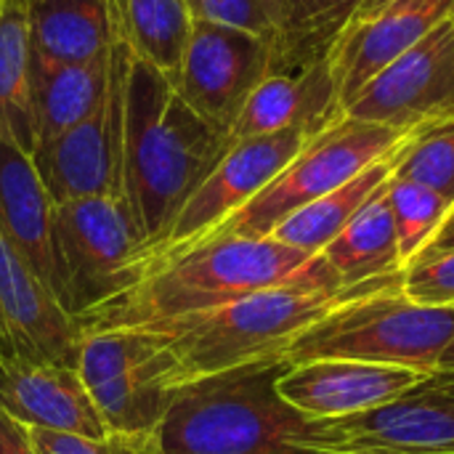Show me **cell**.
Segmentation results:
<instances>
[{"instance_id": "obj_1", "label": "cell", "mask_w": 454, "mask_h": 454, "mask_svg": "<svg viewBox=\"0 0 454 454\" xmlns=\"http://www.w3.org/2000/svg\"><path fill=\"white\" fill-rule=\"evenodd\" d=\"M231 149V138L207 125L173 88L168 74L130 59L125 90L122 200L152 247L186 200Z\"/></svg>"}, {"instance_id": "obj_2", "label": "cell", "mask_w": 454, "mask_h": 454, "mask_svg": "<svg viewBox=\"0 0 454 454\" xmlns=\"http://www.w3.org/2000/svg\"><path fill=\"white\" fill-rule=\"evenodd\" d=\"M404 279L402 274L346 287L327 258L314 255L293 279L245 295L229 306L168 325L162 333L178 359L184 388L271 356H285L287 346L338 303Z\"/></svg>"}, {"instance_id": "obj_3", "label": "cell", "mask_w": 454, "mask_h": 454, "mask_svg": "<svg viewBox=\"0 0 454 454\" xmlns=\"http://www.w3.org/2000/svg\"><path fill=\"white\" fill-rule=\"evenodd\" d=\"M314 255L271 237H223L144 269L141 279L80 319L82 333L106 327L162 330L293 279Z\"/></svg>"}, {"instance_id": "obj_4", "label": "cell", "mask_w": 454, "mask_h": 454, "mask_svg": "<svg viewBox=\"0 0 454 454\" xmlns=\"http://www.w3.org/2000/svg\"><path fill=\"white\" fill-rule=\"evenodd\" d=\"M287 367L271 356L186 386L157 431L162 454H330L325 420L277 388Z\"/></svg>"}, {"instance_id": "obj_5", "label": "cell", "mask_w": 454, "mask_h": 454, "mask_svg": "<svg viewBox=\"0 0 454 454\" xmlns=\"http://www.w3.org/2000/svg\"><path fill=\"white\" fill-rule=\"evenodd\" d=\"M454 338V306H423L402 279L348 298L306 327L285 351L290 364L351 359L434 372Z\"/></svg>"}, {"instance_id": "obj_6", "label": "cell", "mask_w": 454, "mask_h": 454, "mask_svg": "<svg viewBox=\"0 0 454 454\" xmlns=\"http://www.w3.org/2000/svg\"><path fill=\"white\" fill-rule=\"evenodd\" d=\"M77 375L109 434H157L184 391L170 340L154 330H88Z\"/></svg>"}, {"instance_id": "obj_7", "label": "cell", "mask_w": 454, "mask_h": 454, "mask_svg": "<svg viewBox=\"0 0 454 454\" xmlns=\"http://www.w3.org/2000/svg\"><path fill=\"white\" fill-rule=\"evenodd\" d=\"M407 136L410 133L378 122H364L351 114L338 117L322 133L311 136L266 189H261L245 207L215 226L202 242L223 237H269L295 210L335 192L364 168L394 154L407 141Z\"/></svg>"}, {"instance_id": "obj_8", "label": "cell", "mask_w": 454, "mask_h": 454, "mask_svg": "<svg viewBox=\"0 0 454 454\" xmlns=\"http://www.w3.org/2000/svg\"><path fill=\"white\" fill-rule=\"evenodd\" d=\"M53 250L56 295L77 322L144 274V239L122 197H82L56 205Z\"/></svg>"}, {"instance_id": "obj_9", "label": "cell", "mask_w": 454, "mask_h": 454, "mask_svg": "<svg viewBox=\"0 0 454 454\" xmlns=\"http://www.w3.org/2000/svg\"><path fill=\"white\" fill-rule=\"evenodd\" d=\"M130 59V51L122 43H114L109 51L106 93L98 109L32 152V162L53 205L82 197H122Z\"/></svg>"}, {"instance_id": "obj_10", "label": "cell", "mask_w": 454, "mask_h": 454, "mask_svg": "<svg viewBox=\"0 0 454 454\" xmlns=\"http://www.w3.org/2000/svg\"><path fill=\"white\" fill-rule=\"evenodd\" d=\"M309 138L311 136L306 130L290 128L234 141L223 160L213 168V173L178 210L168 231L144 250V269L170 261L202 242L215 226L245 207L261 189H266Z\"/></svg>"}, {"instance_id": "obj_11", "label": "cell", "mask_w": 454, "mask_h": 454, "mask_svg": "<svg viewBox=\"0 0 454 454\" xmlns=\"http://www.w3.org/2000/svg\"><path fill=\"white\" fill-rule=\"evenodd\" d=\"M271 43L226 24L194 19L178 72L170 77L176 93L218 133L231 128L247 98L269 77Z\"/></svg>"}, {"instance_id": "obj_12", "label": "cell", "mask_w": 454, "mask_h": 454, "mask_svg": "<svg viewBox=\"0 0 454 454\" xmlns=\"http://www.w3.org/2000/svg\"><path fill=\"white\" fill-rule=\"evenodd\" d=\"M343 112L402 133L454 120V19L370 77Z\"/></svg>"}, {"instance_id": "obj_13", "label": "cell", "mask_w": 454, "mask_h": 454, "mask_svg": "<svg viewBox=\"0 0 454 454\" xmlns=\"http://www.w3.org/2000/svg\"><path fill=\"white\" fill-rule=\"evenodd\" d=\"M330 454H454V370H434L394 402L325 420Z\"/></svg>"}, {"instance_id": "obj_14", "label": "cell", "mask_w": 454, "mask_h": 454, "mask_svg": "<svg viewBox=\"0 0 454 454\" xmlns=\"http://www.w3.org/2000/svg\"><path fill=\"white\" fill-rule=\"evenodd\" d=\"M80 322L0 234V340L8 354L77 370Z\"/></svg>"}, {"instance_id": "obj_15", "label": "cell", "mask_w": 454, "mask_h": 454, "mask_svg": "<svg viewBox=\"0 0 454 454\" xmlns=\"http://www.w3.org/2000/svg\"><path fill=\"white\" fill-rule=\"evenodd\" d=\"M426 375L428 372L391 364L319 359L290 364L277 388L282 399L303 415L314 420H340L394 402Z\"/></svg>"}, {"instance_id": "obj_16", "label": "cell", "mask_w": 454, "mask_h": 454, "mask_svg": "<svg viewBox=\"0 0 454 454\" xmlns=\"http://www.w3.org/2000/svg\"><path fill=\"white\" fill-rule=\"evenodd\" d=\"M0 410L27 428L104 439L109 434L74 367L0 354Z\"/></svg>"}, {"instance_id": "obj_17", "label": "cell", "mask_w": 454, "mask_h": 454, "mask_svg": "<svg viewBox=\"0 0 454 454\" xmlns=\"http://www.w3.org/2000/svg\"><path fill=\"white\" fill-rule=\"evenodd\" d=\"M447 19H454V0H394L370 19H354L330 56L343 106L370 77Z\"/></svg>"}, {"instance_id": "obj_18", "label": "cell", "mask_w": 454, "mask_h": 454, "mask_svg": "<svg viewBox=\"0 0 454 454\" xmlns=\"http://www.w3.org/2000/svg\"><path fill=\"white\" fill-rule=\"evenodd\" d=\"M343 114L338 80L327 59L303 72L269 74L237 117L231 128V144L290 128L317 136Z\"/></svg>"}, {"instance_id": "obj_19", "label": "cell", "mask_w": 454, "mask_h": 454, "mask_svg": "<svg viewBox=\"0 0 454 454\" xmlns=\"http://www.w3.org/2000/svg\"><path fill=\"white\" fill-rule=\"evenodd\" d=\"M53 210L56 205L37 176L32 154L0 138V234L56 293Z\"/></svg>"}, {"instance_id": "obj_20", "label": "cell", "mask_w": 454, "mask_h": 454, "mask_svg": "<svg viewBox=\"0 0 454 454\" xmlns=\"http://www.w3.org/2000/svg\"><path fill=\"white\" fill-rule=\"evenodd\" d=\"M29 21L32 56L85 64L114 45L109 0H21Z\"/></svg>"}, {"instance_id": "obj_21", "label": "cell", "mask_w": 454, "mask_h": 454, "mask_svg": "<svg viewBox=\"0 0 454 454\" xmlns=\"http://www.w3.org/2000/svg\"><path fill=\"white\" fill-rule=\"evenodd\" d=\"M109 53L85 64H61L32 56L29 80L37 120V146L67 133L93 114L106 93Z\"/></svg>"}, {"instance_id": "obj_22", "label": "cell", "mask_w": 454, "mask_h": 454, "mask_svg": "<svg viewBox=\"0 0 454 454\" xmlns=\"http://www.w3.org/2000/svg\"><path fill=\"white\" fill-rule=\"evenodd\" d=\"M386 184L322 250V255L346 287H356L404 271Z\"/></svg>"}, {"instance_id": "obj_23", "label": "cell", "mask_w": 454, "mask_h": 454, "mask_svg": "<svg viewBox=\"0 0 454 454\" xmlns=\"http://www.w3.org/2000/svg\"><path fill=\"white\" fill-rule=\"evenodd\" d=\"M109 16L114 43H122L133 59L168 80L178 72L194 21L186 0H109Z\"/></svg>"}, {"instance_id": "obj_24", "label": "cell", "mask_w": 454, "mask_h": 454, "mask_svg": "<svg viewBox=\"0 0 454 454\" xmlns=\"http://www.w3.org/2000/svg\"><path fill=\"white\" fill-rule=\"evenodd\" d=\"M362 3L364 0H285L279 29L271 40L269 74H293L327 61Z\"/></svg>"}, {"instance_id": "obj_25", "label": "cell", "mask_w": 454, "mask_h": 454, "mask_svg": "<svg viewBox=\"0 0 454 454\" xmlns=\"http://www.w3.org/2000/svg\"><path fill=\"white\" fill-rule=\"evenodd\" d=\"M396 152L364 168L359 176H354L335 192L295 210L269 237L306 255H319L343 231V226L364 207V202L391 178Z\"/></svg>"}, {"instance_id": "obj_26", "label": "cell", "mask_w": 454, "mask_h": 454, "mask_svg": "<svg viewBox=\"0 0 454 454\" xmlns=\"http://www.w3.org/2000/svg\"><path fill=\"white\" fill-rule=\"evenodd\" d=\"M0 138L32 154L37 120L29 80V21L21 0H0Z\"/></svg>"}, {"instance_id": "obj_27", "label": "cell", "mask_w": 454, "mask_h": 454, "mask_svg": "<svg viewBox=\"0 0 454 454\" xmlns=\"http://www.w3.org/2000/svg\"><path fill=\"white\" fill-rule=\"evenodd\" d=\"M386 192H388V205H391L394 223H396L402 263L407 269L439 234V229L444 226L452 210V202L423 184L394 178V176L388 178Z\"/></svg>"}, {"instance_id": "obj_28", "label": "cell", "mask_w": 454, "mask_h": 454, "mask_svg": "<svg viewBox=\"0 0 454 454\" xmlns=\"http://www.w3.org/2000/svg\"><path fill=\"white\" fill-rule=\"evenodd\" d=\"M391 176L423 184L454 205V120L410 133L394 157Z\"/></svg>"}, {"instance_id": "obj_29", "label": "cell", "mask_w": 454, "mask_h": 454, "mask_svg": "<svg viewBox=\"0 0 454 454\" xmlns=\"http://www.w3.org/2000/svg\"><path fill=\"white\" fill-rule=\"evenodd\" d=\"M194 19L226 24L234 29H245L263 40H274L285 0H186Z\"/></svg>"}, {"instance_id": "obj_30", "label": "cell", "mask_w": 454, "mask_h": 454, "mask_svg": "<svg viewBox=\"0 0 454 454\" xmlns=\"http://www.w3.org/2000/svg\"><path fill=\"white\" fill-rule=\"evenodd\" d=\"M29 439L37 454H162L157 434H106L104 439H85L29 428Z\"/></svg>"}, {"instance_id": "obj_31", "label": "cell", "mask_w": 454, "mask_h": 454, "mask_svg": "<svg viewBox=\"0 0 454 454\" xmlns=\"http://www.w3.org/2000/svg\"><path fill=\"white\" fill-rule=\"evenodd\" d=\"M402 290L423 306H454V250L420 253L404 269Z\"/></svg>"}, {"instance_id": "obj_32", "label": "cell", "mask_w": 454, "mask_h": 454, "mask_svg": "<svg viewBox=\"0 0 454 454\" xmlns=\"http://www.w3.org/2000/svg\"><path fill=\"white\" fill-rule=\"evenodd\" d=\"M0 454H37L29 428L0 410Z\"/></svg>"}, {"instance_id": "obj_33", "label": "cell", "mask_w": 454, "mask_h": 454, "mask_svg": "<svg viewBox=\"0 0 454 454\" xmlns=\"http://www.w3.org/2000/svg\"><path fill=\"white\" fill-rule=\"evenodd\" d=\"M444 250H454V205L444 221V226L439 229V234L431 239V245L423 253H444Z\"/></svg>"}, {"instance_id": "obj_34", "label": "cell", "mask_w": 454, "mask_h": 454, "mask_svg": "<svg viewBox=\"0 0 454 454\" xmlns=\"http://www.w3.org/2000/svg\"><path fill=\"white\" fill-rule=\"evenodd\" d=\"M394 0H364L362 3V8H359V13H356V19H370V16H375V13H380L386 5H391Z\"/></svg>"}, {"instance_id": "obj_35", "label": "cell", "mask_w": 454, "mask_h": 454, "mask_svg": "<svg viewBox=\"0 0 454 454\" xmlns=\"http://www.w3.org/2000/svg\"><path fill=\"white\" fill-rule=\"evenodd\" d=\"M439 370H454V338L452 343L447 346V351L442 354V359H439Z\"/></svg>"}, {"instance_id": "obj_36", "label": "cell", "mask_w": 454, "mask_h": 454, "mask_svg": "<svg viewBox=\"0 0 454 454\" xmlns=\"http://www.w3.org/2000/svg\"><path fill=\"white\" fill-rule=\"evenodd\" d=\"M3 351H5V346H3V340H0V354H3ZM5 354H8V351H5Z\"/></svg>"}]
</instances>
